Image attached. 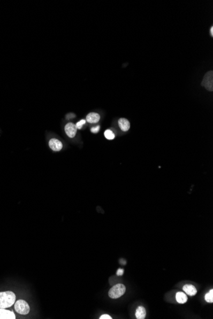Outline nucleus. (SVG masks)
Wrapping results in <instances>:
<instances>
[{"instance_id": "nucleus-1", "label": "nucleus", "mask_w": 213, "mask_h": 319, "mask_svg": "<svg viewBox=\"0 0 213 319\" xmlns=\"http://www.w3.org/2000/svg\"><path fill=\"white\" fill-rule=\"evenodd\" d=\"M15 295L13 292H0V308L11 307L15 303Z\"/></svg>"}, {"instance_id": "nucleus-2", "label": "nucleus", "mask_w": 213, "mask_h": 319, "mask_svg": "<svg viewBox=\"0 0 213 319\" xmlns=\"http://www.w3.org/2000/svg\"><path fill=\"white\" fill-rule=\"evenodd\" d=\"M126 287L123 284H118L113 286L109 292V297L112 299H118L125 293Z\"/></svg>"}, {"instance_id": "nucleus-3", "label": "nucleus", "mask_w": 213, "mask_h": 319, "mask_svg": "<svg viewBox=\"0 0 213 319\" xmlns=\"http://www.w3.org/2000/svg\"><path fill=\"white\" fill-rule=\"evenodd\" d=\"M15 310L21 315H27L30 311V308L26 301L19 300L15 303Z\"/></svg>"}, {"instance_id": "nucleus-4", "label": "nucleus", "mask_w": 213, "mask_h": 319, "mask_svg": "<svg viewBox=\"0 0 213 319\" xmlns=\"http://www.w3.org/2000/svg\"><path fill=\"white\" fill-rule=\"evenodd\" d=\"M201 85L207 91H213V71H209L205 74L203 78Z\"/></svg>"}, {"instance_id": "nucleus-5", "label": "nucleus", "mask_w": 213, "mask_h": 319, "mask_svg": "<svg viewBox=\"0 0 213 319\" xmlns=\"http://www.w3.org/2000/svg\"><path fill=\"white\" fill-rule=\"evenodd\" d=\"M65 131L66 135H67L69 138H73L75 137V136L77 134V129L75 124H74V123L70 122L66 124L65 127Z\"/></svg>"}, {"instance_id": "nucleus-6", "label": "nucleus", "mask_w": 213, "mask_h": 319, "mask_svg": "<svg viewBox=\"0 0 213 319\" xmlns=\"http://www.w3.org/2000/svg\"><path fill=\"white\" fill-rule=\"evenodd\" d=\"M49 146L50 148L55 152H59L62 150L63 144L61 141L56 138H52L49 141Z\"/></svg>"}, {"instance_id": "nucleus-7", "label": "nucleus", "mask_w": 213, "mask_h": 319, "mask_svg": "<svg viewBox=\"0 0 213 319\" xmlns=\"http://www.w3.org/2000/svg\"><path fill=\"white\" fill-rule=\"evenodd\" d=\"M15 315L13 311L0 308V319H15Z\"/></svg>"}, {"instance_id": "nucleus-8", "label": "nucleus", "mask_w": 213, "mask_h": 319, "mask_svg": "<svg viewBox=\"0 0 213 319\" xmlns=\"http://www.w3.org/2000/svg\"><path fill=\"white\" fill-rule=\"evenodd\" d=\"M118 125L121 131L124 132L128 131L129 129V128H130V123H129L128 119L125 118L119 119L118 121Z\"/></svg>"}, {"instance_id": "nucleus-9", "label": "nucleus", "mask_w": 213, "mask_h": 319, "mask_svg": "<svg viewBox=\"0 0 213 319\" xmlns=\"http://www.w3.org/2000/svg\"><path fill=\"white\" fill-rule=\"evenodd\" d=\"M100 119V115L97 113L91 112L89 113L88 115L86 116V121L90 123V124H96L99 122Z\"/></svg>"}, {"instance_id": "nucleus-10", "label": "nucleus", "mask_w": 213, "mask_h": 319, "mask_svg": "<svg viewBox=\"0 0 213 319\" xmlns=\"http://www.w3.org/2000/svg\"><path fill=\"white\" fill-rule=\"evenodd\" d=\"M182 289L184 292H186L188 295H190V296L195 295L197 292V289H196V288L192 285H188V284L185 285L183 287Z\"/></svg>"}, {"instance_id": "nucleus-11", "label": "nucleus", "mask_w": 213, "mask_h": 319, "mask_svg": "<svg viewBox=\"0 0 213 319\" xmlns=\"http://www.w3.org/2000/svg\"><path fill=\"white\" fill-rule=\"evenodd\" d=\"M146 315V310L143 307H139L136 310L135 316L137 319H144Z\"/></svg>"}, {"instance_id": "nucleus-12", "label": "nucleus", "mask_w": 213, "mask_h": 319, "mask_svg": "<svg viewBox=\"0 0 213 319\" xmlns=\"http://www.w3.org/2000/svg\"><path fill=\"white\" fill-rule=\"evenodd\" d=\"M175 298L178 303H181V304L185 303L188 300V298L186 296V295L184 293V292H177Z\"/></svg>"}, {"instance_id": "nucleus-13", "label": "nucleus", "mask_w": 213, "mask_h": 319, "mask_svg": "<svg viewBox=\"0 0 213 319\" xmlns=\"http://www.w3.org/2000/svg\"><path fill=\"white\" fill-rule=\"evenodd\" d=\"M104 136L109 140H112V139H114L115 138V134L114 133V132L110 130V129H106L104 132Z\"/></svg>"}, {"instance_id": "nucleus-14", "label": "nucleus", "mask_w": 213, "mask_h": 319, "mask_svg": "<svg viewBox=\"0 0 213 319\" xmlns=\"http://www.w3.org/2000/svg\"><path fill=\"white\" fill-rule=\"evenodd\" d=\"M205 300L207 302V303H213V290L211 289L208 293H207L205 295Z\"/></svg>"}, {"instance_id": "nucleus-15", "label": "nucleus", "mask_w": 213, "mask_h": 319, "mask_svg": "<svg viewBox=\"0 0 213 319\" xmlns=\"http://www.w3.org/2000/svg\"><path fill=\"white\" fill-rule=\"evenodd\" d=\"M86 121L84 120V119H82V120L79 121L75 124L77 129H81L83 126H84V125L86 124Z\"/></svg>"}, {"instance_id": "nucleus-16", "label": "nucleus", "mask_w": 213, "mask_h": 319, "mask_svg": "<svg viewBox=\"0 0 213 319\" xmlns=\"http://www.w3.org/2000/svg\"><path fill=\"white\" fill-rule=\"evenodd\" d=\"M100 126H95V127H93V128H91V131L93 132V133H97V132L100 131Z\"/></svg>"}, {"instance_id": "nucleus-17", "label": "nucleus", "mask_w": 213, "mask_h": 319, "mask_svg": "<svg viewBox=\"0 0 213 319\" xmlns=\"http://www.w3.org/2000/svg\"><path fill=\"white\" fill-rule=\"evenodd\" d=\"M100 319H112V318L111 316H110V315H109L107 314H105V315H102V316L100 317Z\"/></svg>"}, {"instance_id": "nucleus-18", "label": "nucleus", "mask_w": 213, "mask_h": 319, "mask_svg": "<svg viewBox=\"0 0 213 319\" xmlns=\"http://www.w3.org/2000/svg\"><path fill=\"white\" fill-rule=\"evenodd\" d=\"M123 273H124V270L123 269H119L117 271V275L118 276H121L123 275Z\"/></svg>"}, {"instance_id": "nucleus-19", "label": "nucleus", "mask_w": 213, "mask_h": 319, "mask_svg": "<svg viewBox=\"0 0 213 319\" xmlns=\"http://www.w3.org/2000/svg\"><path fill=\"white\" fill-rule=\"evenodd\" d=\"M210 33H211V36H213V26H211V28L210 29Z\"/></svg>"}]
</instances>
